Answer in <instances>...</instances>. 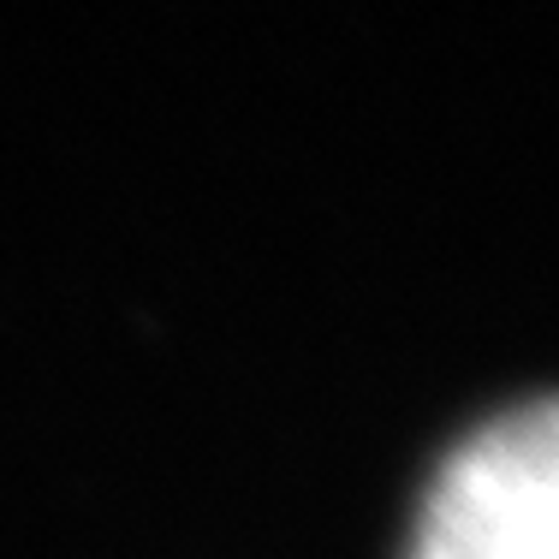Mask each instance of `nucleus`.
Masks as SVG:
<instances>
[{"label": "nucleus", "mask_w": 559, "mask_h": 559, "mask_svg": "<svg viewBox=\"0 0 559 559\" xmlns=\"http://www.w3.org/2000/svg\"><path fill=\"white\" fill-rule=\"evenodd\" d=\"M411 559H559V399L500 411L447 452Z\"/></svg>", "instance_id": "f257e3e1"}]
</instances>
